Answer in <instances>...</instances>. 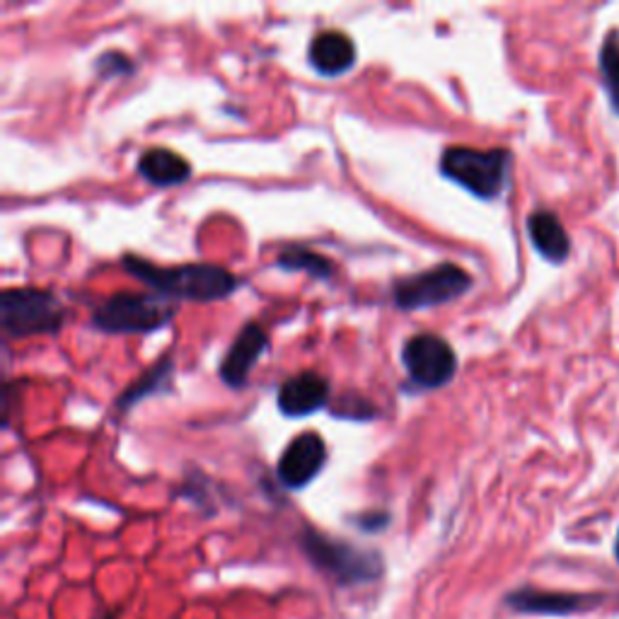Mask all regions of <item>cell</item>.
<instances>
[{
	"label": "cell",
	"instance_id": "cell-1",
	"mask_svg": "<svg viewBox=\"0 0 619 619\" xmlns=\"http://www.w3.org/2000/svg\"><path fill=\"white\" fill-rule=\"evenodd\" d=\"M121 266L151 288L160 298L190 301V303H215L225 301L237 291L240 278L219 264H177L160 266L139 254H124Z\"/></svg>",
	"mask_w": 619,
	"mask_h": 619
},
{
	"label": "cell",
	"instance_id": "cell-2",
	"mask_svg": "<svg viewBox=\"0 0 619 619\" xmlns=\"http://www.w3.org/2000/svg\"><path fill=\"white\" fill-rule=\"evenodd\" d=\"M438 170L443 177L463 186L473 196L494 201L508 190L514 153L506 148L479 151V148L469 145H450L443 151Z\"/></svg>",
	"mask_w": 619,
	"mask_h": 619
},
{
	"label": "cell",
	"instance_id": "cell-3",
	"mask_svg": "<svg viewBox=\"0 0 619 619\" xmlns=\"http://www.w3.org/2000/svg\"><path fill=\"white\" fill-rule=\"evenodd\" d=\"M301 547L313 567L327 574L339 586H363L378 581L385 571V561L373 549H361L352 542L334 540L313 528L301 535Z\"/></svg>",
	"mask_w": 619,
	"mask_h": 619
},
{
	"label": "cell",
	"instance_id": "cell-4",
	"mask_svg": "<svg viewBox=\"0 0 619 619\" xmlns=\"http://www.w3.org/2000/svg\"><path fill=\"white\" fill-rule=\"evenodd\" d=\"M174 305L155 293L121 291L92 310V327L104 334H151L168 327Z\"/></svg>",
	"mask_w": 619,
	"mask_h": 619
},
{
	"label": "cell",
	"instance_id": "cell-5",
	"mask_svg": "<svg viewBox=\"0 0 619 619\" xmlns=\"http://www.w3.org/2000/svg\"><path fill=\"white\" fill-rule=\"evenodd\" d=\"M65 317L69 310L51 291L6 288L0 293V329L6 336L24 339L37 334H57Z\"/></svg>",
	"mask_w": 619,
	"mask_h": 619
},
{
	"label": "cell",
	"instance_id": "cell-6",
	"mask_svg": "<svg viewBox=\"0 0 619 619\" xmlns=\"http://www.w3.org/2000/svg\"><path fill=\"white\" fill-rule=\"evenodd\" d=\"M475 278L460 264H436L426 272L397 278L393 284V301L399 310H430L438 305H448L473 288Z\"/></svg>",
	"mask_w": 619,
	"mask_h": 619
},
{
	"label": "cell",
	"instance_id": "cell-7",
	"mask_svg": "<svg viewBox=\"0 0 619 619\" xmlns=\"http://www.w3.org/2000/svg\"><path fill=\"white\" fill-rule=\"evenodd\" d=\"M402 363H405L409 385L419 389L446 387L457 373L455 348L434 332L414 334L402 346Z\"/></svg>",
	"mask_w": 619,
	"mask_h": 619
},
{
	"label": "cell",
	"instance_id": "cell-8",
	"mask_svg": "<svg viewBox=\"0 0 619 619\" xmlns=\"http://www.w3.org/2000/svg\"><path fill=\"white\" fill-rule=\"evenodd\" d=\"M327 465V443L315 430L295 436L278 457L276 477L286 489H305Z\"/></svg>",
	"mask_w": 619,
	"mask_h": 619
},
{
	"label": "cell",
	"instance_id": "cell-9",
	"mask_svg": "<svg viewBox=\"0 0 619 619\" xmlns=\"http://www.w3.org/2000/svg\"><path fill=\"white\" fill-rule=\"evenodd\" d=\"M266 348L268 334L262 329L260 322H247V325L237 332L231 348H227V354L221 361V380L233 389L245 387L250 380V373L266 354Z\"/></svg>",
	"mask_w": 619,
	"mask_h": 619
},
{
	"label": "cell",
	"instance_id": "cell-10",
	"mask_svg": "<svg viewBox=\"0 0 619 619\" xmlns=\"http://www.w3.org/2000/svg\"><path fill=\"white\" fill-rule=\"evenodd\" d=\"M329 402V380L317 371H303L293 378L284 380L278 387L276 405L278 412L291 419H303V416L325 409Z\"/></svg>",
	"mask_w": 619,
	"mask_h": 619
},
{
	"label": "cell",
	"instance_id": "cell-11",
	"mask_svg": "<svg viewBox=\"0 0 619 619\" xmlns=\"http://www.w3.org/2000/svg\"><path fill=\"white\" fill-rule=\"evenodd\" d=\"M602 598L586 593H559V590H537V588H518L506 598V605L520 615H551L567 617L593 608Z\"/></svg>",
	"mask_w": 619,
	"mask_h": 619
},
{
	"label": "cell",
	"instance_id": "cell-12",
	"mask_svg": "<svg viewBox=\"0 0 619 619\" xmlns=\"http://www.w3.org/2000/svg\"><path fill=\"white\" fill-rule=\"evenodd\" d=\"M307 61L315 69V73L325 78H339L352 71L356 63L354 39L339 30L319 32L313 42H310Z\"/></svg>",
	"mask_w": 619,
	"mask_h": 619
},
{
	"label": "cell",
	"instance_id": "cell-13",
	"mask_svg": "<svg viewBox=\"0 0 619 619\" xmlns=\"http://www.w3.org/2000/svg\"><path fill=\"white\" fill-rule=\"evenodd\" d=\"M525 227H528V237L535 252L540 254L542 260H547L549 264H564L569 260L571 237L555 211L540 209L530 213L528 221H525Z\"/></svg>",
	"mask_w": 619,
	"mask_h": 619
},
{
	"label": "cell",
	"instance_id": "cell-14",
	"mask_svg": "<svg viewBox=\"0 0 619 619\" xmlns=\"http://www.w3.org/2000/svg\"><path fill=\"white\" fill-rule=\"evenodd\" d=\"M136 170L145 182L160 186V190L184 184L192 177L190 160L170 151V148H148V151L141 153Z\"/></svg>",
	"mask_w": 619,
	"mask_h": 619
},
{
	"label": "cell",
	"instance_id": "cell-15",
	"mask_svg": "<svg viewBox=\"0 0 619 619\" xmlns=\"http://www.w3.org/2000/svg\"><path fill=\"white\" fill-rule=\"evenodd\" d=\"M172 375H174V358L172 354H163L160 356L151 368H148L136 383H131L124 393L119 395V399L114 402V409L119 414H126L129 409H133L139 405L141 399L148 397H155V395H163L170 393L172 389Z\"/></svg>",
	"mask_w": 619,
	"mask_h": 619
},
{
	"label": "cell",
	"instance_id": "cell-16",
	"mask_svg": "<svg viewBox=\"0 0 619 619\" xmlns=\"http://www.w3.org/2000/svg\"><path fill=\"white\" fill-rule=\"evenodd\" d=\"M276 266L286 268V272H303L317 281H329L334 276V262L327 260L325 254L305 247H286L278 254Z\"/></svg>",
	"mask_w": 619,
	"mask_h": 619
},
{
	"label": "cell",
	"instance_id": "cell-17",
	"mask_svg": "<svg viewBox=\"0 0 619 619\" xmlns=\"http://www.w3.org/2000/svg\"><path fill=\"white\" fill-rule=\"evenodd\" d=\"M598 69L602 88L608 92L612 112L619 116V30H610L602 39L598 53Z\"/></svg>",
	"mask_w": 619,
	"mask_h": 619
},
{
	"label": "cell",
	"instance_id": "cell-18",
	"mask_svg": "<svg viewBox=\"0 0 619 619\" xmlns=\"http://www.w3.org/2000/svg\"><path fill=\"white\" fill-rule=\"evenodd\" d=\"M334 416H339V419H352V422H366V419H375L378 416V409H375L373 402L363 399L358 395H344L336 405L332 407Z\"/></svg>",
	"mask_w": 619,
	"mask_h": 619
},
{
	"label": "cell",
	"instance_id": "cell-19",
	"mask_svg": "<svg viewBox=\"0 0 619 619\" xmlns=\"http://www.w3.org/2000/svg\"><path fill=\"white\" fill-rule=\"evenodd\" d=\"M133 69H136V65H133V61L121 51H104L95 61V71L104 80L119 78V75H131Z\"/></svg>",
	"mask_w": 619,
	"mask_h": 619
},
{
	"label": "cell",
	"instance_id": "cell-20",
	"mask_svg": "<svg viewBox=\"0 0 619 619\" xmlns=\"http://www.w3.org/2000/svg\"><path fill=\"white\" fill-rule=\"evenodd\" d=\"M356 525L366 532H380L389 525V516L383 514V510H373V514H363L361 518H356Z\"/></svg>",
	"mask_w": 619,
	"mask_h": 619
},
{
	"label": "cell",
	"instance_id": "cell-21",
	"mask_svg": "<svg viewBox=\"0 0 619 619\" xmlns=\"http://www.w3.org/2000/svg\"><path fill=\"white\" fill-rule=\"evenodd\" d=\"M615 557L619 561V532H617V542H615Z\"/></svg>",
	"mask_w": 619,
	"mask_h": 619
},
{
	"label": "cell",
	"instance_id": "cell-22",
	"mask_svg": "<svg viewBox=\"0 0 619 619\" xmlns=\"http://www.w3.org/2000/svg\"><path fill=\"white\" fill-rule=\"evenodd\" d=\"M102 619H116V615H114V612H110V615H104Z\"/></svg>",
	"mask_w": 619,
	"mask_h": 619
}]
</instances>
